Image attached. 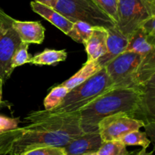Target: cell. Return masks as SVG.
<instances>
[{
    "instance_id": "obj_21",
    "label": "cell",
    "mask_w": 155,
    "mask_h": 155,
    "mask_svg": "<svg viewBox=\"0 0 155 155\" xmlns=\"http://www.w3.org/2000/svg\"><path fill=\"white\" fill-rule=\"evenodd\" d=\"M28 47L29 43L22 42L15 51L11 61V66L13 69L29 63L31 56L28 53Z\"/></svg>"
},
{
    "instance_id": "obj_6",
    "label": "cell",
    "mask_w": 155,
    "mask_h": 155,
    "mask_svg": "<svg viewBox=\"0 0 155 155\" xmlns=\"http://www.w3.org/2000/svg\"><path fill=\"white\" fill-rule=\"evenodd\" d=\"M14 20L0 8V77L3 82L13 72L11 66L12 58L22 42L12 25Z\"/></svg>"
},
{
    "instance_id": "obj_18",
    "label": "cell",
    "mask_w": 155,
    "mask_h": 155,
    "mask_svg": "<svg viewBox=\"0 0 155 155\" xmlns=\"http://www.w3.org/2000/svg\"><path fill=\"white\" fill-rule=\"evenodd\" d=\"M68 92L69 89L62 84L53 88L44 100L45 110H53L60 105Z\"/></svg>"
},
{
    "instance_id": "obj_30",
    "label": "cell",
    "mask_w": 155,
    "mask_h": 155,
    "mask_svg": "<svg viewBox=\"0 0 155 155\" xmlns=\"http://www.w3.org/2000/svg\"><path fill=\"white\" fill-rule=\"evenodd\" d=\"M3 80L0 77V101H2V85H3Z\"/></svg>"
},
{
    "instance_id": "obj_1",
    "label": "cell",
    "mask_w": 155,
    "mask_h": 155,
    "mask_svg": "<svg viewBox=\"0 0 155 155\" xmlns=\"http://www.w3.org/2000/svg\"><path fill=\"white\" fill-rule=\"evenodd\" d=\"M25 120L30 124L22 127L8 155H20L39 147H64L85 133L80 126V111L50 114L35 111Z\"/></svg>"
},
{
    "instance_id": "obj_29",
    "label": "cell",
    "mask_w": 155,
    "mask_h": 155,
    "mask_svg": "<svg viewBox=\"0 0 155 155\" xmlns=\"http://www.w3.org/2000/svg\"><path fill=\"white\" fill-rule=\"evenodd\" d=\"M133 155H152V153L147 152L146 149H145V148H142L141 151H138L137 153H136V154H133Z\"/></svg>"
},
{
    "instance_id": "obj_11",
    "label": "cell",
    "mask_w": 155,
    "mask_h": 155,
    "mask_svg": "<svg viewBox=\"0 0 155 155\" xmlns=\"http://www.w3.org/2000/svg\"><path fill=\"white\" fill-rule=\"evenodd\" d=\"M107 30L104 27H92L89 39L83 45L88 55L87 61H97L107 52Z\"/></svg>"
},
{
    "instance_id": "obj_2",
    "label": "cell",
    "mask_w": 155,
    "mask_h": 155,
    "mask_svg": "<svg viewBox=\"0 0 155 155\" xmlns=\"http://www.w3.org/2000/svg\"><path fill=\"white\" fill-rule=\"evenodd\" d=\"M146 88H112L80 110L82 130L84 133L98 131V123L115 114L133 117L146 107Z\"/></svg>"
},
{
    "instance_id": "obj_14",
    "label": "cell",
    "mask_w": 155,
    "mask_h": 155,
    "mask_svg": "<svg viewBox=\"0 0 155 155\" xmlns=\"http://www.w3.org/2000/svg\"><path fill=\"white\" fill-rule=\"evenodd\" d=\"M30 6L33 12L49 21L51 24L55 26L65 34H67L68 31L71 30L74 22L68 20L66 17L59 13L54 8L45 5L35 1L30 2Z\"/></svg>"
},
{
    "instance_id": "obj_27",
    "label": "cell",
    "mask_w": 155,
    "mask_h": 155,
    "mask_svg": "<svg viewBox=\"0 0 155 155\" xmlns=\"http://www.w3.org/2000/svg\"><path fill=\"white\" fill-rule=\"evenodd\" d=\"M34 1L36 2L41 3L42 5H45L53 8L54 4H55L56 0H34Z\"/></svg>"
},
{
    "instance_id": "obj_13",
    "label": "cell",
    "mask_w": 155,
    "mask_h": 155,
    "mask_svg": "<svg viewBox=\"0 0 155 155\" xmlns=\"http://www.w3.org/2000/svg\"><path fill=\"white\" fill-rule=\"evenodd\" d=\"M125 51L138 53L142 57L155 53V37L148 36L141 27H139L129 37Z\"/></svg>"
},
{
    "instance_id": "obj_4",
    "label": "cell",
    "mask_w": 155,
    "mask_h": 155,
    "mask_svg": "<svg viewBox=\"0 0 155 155\" xmlns=\"http://www.w3.org/2000/svg\"><path fill=\"white\" fill-rule=\"evenodd\" d=\"M114 86L105 68H102L86 81L68 92L60 105L51 110H39L43 114L80 111L86 105Z\"/></svg>"
},
{
    "instance_id": "obj_24",
    "label": "cell",
    "mask_w": 155,
    "mask_h": 155,
    "mask_svg": "<svg viewBox=\"0 0 155 155\" xmlns=\"http://www.w3.org/2000/svg\"><path fill=\"white\" fill-rule=\"evenodd\" d=\"M20 120L18 118H11L0 115V134L8 130L18 127Z\"/></svg>"
},
{
    "instance_id": "obj_23",
    "label": "cell",
    "mask_w": 155,
    "mask_h": 155,
    "mask_svg": "<svg viewBox=\"0 0 155 155\" xmlns=\"http://www.w3.org/2000/svg\"><path fill=\"white\" fill-rule=\"evenodd\" d=\"M20 155H65L63 147H39L24 151Z\"/></svg>"
},
{
    "instance_id": "obj_20",
    "label": "cell",
    "mask_w": 155,
    "mask_h": 155,
    "mask_svg": "<svg viewBox=\"0 0 155 155\" xmlns=\"http://www.w3.org/2000/svg\"><path fill=\"white\" fill-rule=\"evenodd\" d=\"M125 145H139L142 148L147 149L151 144V141L147 137V134L139 130H134L127 133L120 139Z\"/></svg>"
},
{
    "instance_id": "obj_12",
    "label": "cell",
    "mask_w": 155,
    "mask_h": 155,
    "mask_svg": "<svg viewBox=\"0 0 155 155\" xmlns=\"http://www.w3.org/2000/svg\"><path fill=\"white\" fill-rule=\"evenodd\" d=\"M13 27L21 38V42L41 44L45 38V28L37 21H21L14 20Z\"/></svg>"
},
{
    "instance_id": "obj_17",
    "label": "cell",
    "mask_w": 155,
    "mask_h": 155,
    "mask_svg": "<svg viewBox=\"0 0 155 155\" xmlns=\"http://www.w3.org/2000/svg\"><path fill=\"white\" fill-rule=\"evenodd\" d=\"M92 31V26L84 21H75L67 36L79 43L84 44L89 39Z\"/></svg>"
},
{
    "instance_id": "obj_25",
    "label": "cell",
    "mask_w": 155,
    "mask_h": 155,
    "mask_svg": "<svg viewBox=\"0 0 155 155\" xmlns=\"http://www.w3.org/2000/svg\"><path fill=\"white\" fill-rule=\"evenodd\" d=\"M139 27L148 36L155 37V16H150L141 23Z\"/></svg>"
},
{
    "instance_id": "obj_16",
    "label": "cell",
    "mask_w": 155,
    "mask_h": 155,
    "mask_svg": "<svg viewBox=\"0 0 155 155\" xmlns=\"http://www.w3.org/2000/svg\"><path fill=\"white\" fill-rule=\"evenodd\" d=\"M67 56L68 54L65 50L46 48L34 57H31L29 63L36 65H54L66 60Z\"/></svg>"
},
{
    "instance_id": "obj_10",
    "label": "cell",
    "mask_w": 155,
    "mask_h": 155,
    "mask_svg": "<svg viewBox=\"0 0 155 155\" xmlns=\"http://www.w3.org/2000/svg\"><path fill=\"white\" fill-rule=\"evenodd\" d=\"M107 52L97 60L101 68H104L117 56L125 51L129 41V38L120 31L117 25L107 27Z\"/></svg>"
},
{
    "instance_id": "obj_22",
    "label": "cell",
    "mask_w": 155,
    "mask_h": 155,
    "mask_svg": "<svg viewBox=\"0 0 155 155\" xmlns=\"http://www.w3.org/2000/svg\"><path fill=\"white\" fill-rule=\"evenodd\" d=\"M117 25L118 22L117 0H92Z\"/></svg>"
},
{
    "instance_id": "obj_19",
    "label": "cell",
    "mask_w": 155,
    "mask_h": 155,
    "mask_svg": "<svg viewBox=\"0 0 155 155\" xmlns=\"http://www.w3.org/2000/svg\"><path fill=\"white\" fill-rule=\"evenodd\" d=\"M97 155H130L127 151V145L121 141L113 140L103 142L99 149L97 151Z\"/></svg>"
},
{
    "instance_id": "obj_15",
    "label": "cell",
    "mask_w": 155,
    "mask_h": 155,
    "mask_svg": "<svg viewBox=\"0 0 155 155\" xmlns=\"http://www.w3.org/2000/svg\"><path fill=\"white\" fill-rule=\"evenodd\" d=\"M101 67L97 61H87L83 68L74 76L61 83L62 85L68 88L69 91L75 86L81 84L83 82L86 81L88 79L95 75L97 72L101 69Z\"/></svg>"
},
{
    "instance_id": "obj_3",
    "label": "cell",
    "mask_w": 155,
    "mask_h": 155,
    "mask_svg": "<svg viewBox=\"0 0 155 155\" xmlns=\"http://www.w3.org/2000/svg\"><path fill=\"white\" fill-rule=\"evenodd\" d=\"M104 68L113 88L145 89L154 82L155 53L142 57L133 51H124Z\"/></svg>"
},
{
    "instance_id": "obj_9",
    "label": "cell",
    "mask_w": 155,
    "mask_h": 155,
    "mask_svg": "<svg viewBox=\"0 0 155 155\" xmlns=\"http://www.w3.org/2000/svg\"><path fill=\"white\" fill-rule=\"evenodd\" d=\"M103 141L98 131L85 133L63 147L65 155H83L97 152Z\"/></svg>"
},
{
    "instance_id": "obj_7",
    "label": "cell",
    "mask_w": 155,
    "mask_h": 155,
    "mask_svg": "<svg viewBox=\"0 0 155 155\" xmlns=\"http://www.w3.org/2000/svg\"><path fill=\"white\" fill-rule=\"evenodd\" d=\"M142 120L126 113H118L103 118L98 124V130L103 142L120 140L121 138L134 130L145 127Z\"/></svg>"
},
{
    "instance_id": "obj_31",
    "label": "cell",
    "mask_w": 155,
    "mask_h": 155,
    "mask_svg": "<svg viewBox=\"0 0 155 155\" xmlns=\"http://www.w3.org/2000/svg\"><path fill=\"white\" fill-rule=\"evenodd\" d=\"M83 155H97V154H96V152H95V153H92V154H86Z\"/></svg>"
},
{
    "instance_id": "obj_8",
    "label": "cell",
    "mask_w": 155,
    "mask_h": 155,
    "mask_svg": "<svg viewBox=\"0 0 155 155\" xmlns=\"http://www.w3.org/2000/svg\"><path fill=\"white\" fill-rule=\"evenodd\" d=\"M117 27L128 38L144 20L151 16L142 0H117Z\"/></svg>"
},
{
    "instance_id": "obj_26",
    "label": "cell",
    "mask_w": 155,
    "mask_h": 155,
    "mask_svg": "<svg viewBox=\"0 0 155 155\" xmlns=\"http://www.w3.org/2000/svg\"><path fill=\"white\" fill-rule=\"evenodd\" d=\"M151 16H155V0H142Z\"/></svg>"
},
{
    "instance_id": "obj_5",
    "label": "cell",
    "mask_w": 155,
    "mask_h": 155,
    "mask_svg": "<svg viewBox=\"0 0 155 155\" xmlns=\"http://www.w3.org/2000/svg\"><path fill=\"white\" fill-rule=\"evenodd\" d=\"M53 8L72 22L84 21L106 28L116 25L92 0H56Z\"/></svg>"
},
{
    "instance_id": "obj_28",
    "label": "cell",
    "mask_w": 155,
    "mask_h": 155,
    "mask_svg": "<svg viewBox=\"0 0 155 155\" xmlns=\"http://www.w3.org/2000/svg\"><path fill=\"white\" fill-rule=\"evenodd\" d=\"M12 104L9 103L8 101H0V110L4 108H11Z\"/></svg>"
}]
</instances>
